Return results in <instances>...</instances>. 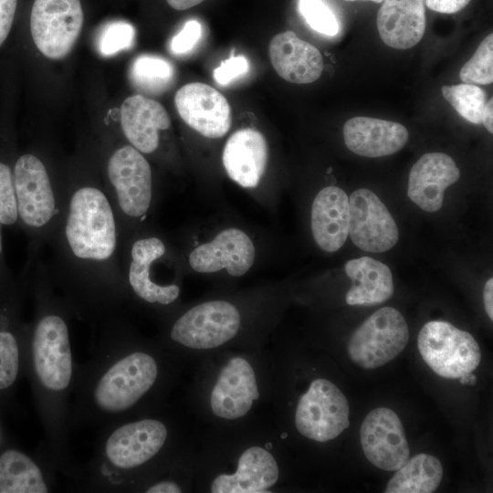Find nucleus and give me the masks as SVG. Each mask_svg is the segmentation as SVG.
<instances>
[{"label": "nucleus", "mask_w": 493, "mask_h": 493, "mask_svg": "<svg viewBox=\"0 0 493 493\" xmlns=\"http://www.w3.org/2000/svg\"><path fill=\"white\" fill-rule=\"evenodd\" d=\"M47 244V272L68 286L107 288L123 282L121 229L99 180H66L62 212Z\"/></svg>", "instance_id": "f257e3e1"}, {"label": "nucleus", "mask_w": 493, "mask_h": 493, "mask_svg": "<svg viewBox=\"0 0 493 493\" xmlns=\"http://www.w3.org/2000/svg\"><path fill=\"white\" fill-rule=\"evenodd\" d=\"M18 221L30 236L31 261L47 244L62 212L66 180L58 181L41 156L20 155L13 168Z\"/></svg>", "instance_id": "f03ea898"}, {"label": "nucleus", "mask_w": 493, "mask_h": 493, "mask_svg": "<svg viewBox=\"0 0 493 493\" xmlns=\"http://www.w3.org/2000/svg\"><path fill=\"white\" fill-rule=\"evenodd\" d=\"M104 189L114 209L121 237L145 226L154 205L152 167L131 144L113 149L105 162Z\"/></svg>", "instance_id": "7ed1b4c3"}, {"label": "nucleus", "mask_w": 493, "mask_h": 493, "mask_svg": "<svg viewBox=\"0 0 493 493\" xmlns=\"http://www.w3.org/2000/svg\"><path fill=\"white\" fill-rule=\"evenodd\" d=\"M121 265L123 282L140 299L167 306L179 298V285L164 284L158 276L162 270L175 267L172 248L148 226H141L121 237Z\"/></svg>", "instance_id": "20e7f679"}, {"label": "nucleus", "mask_w": 493, "mask_h": 493, "mask_svg": "<svg viewBox=\"0 0 493 493\" xmlns=\"http://www.w3.org/2000/svg\"><path fill=\"white\" fill-rule=\"evenodd\" d=\"M417 347L425 362L443 378L466 376L481 361V351L474 337L444 320L425 323L419 331Z\"/></svg>", "instance_id": "39448f33"}, {"label": "nucleus", "mask_w": 493, "mask_h": 493, "mask_svg": "<svg viewBox=\"0 0 493 493\" xmlns=\"http://www.w3.org/2000/svg\"><path fill=\"white\" fill-rule=\"evenodd\" d=\"M409 330L400 311L383 307L369 316L351 334L350 359L363 369L379 368L396 358L406 347Z\"/></svg>", "instance_id": "423d86ee"}, {"label": "nucleus", "mask_w": 493, "mask_h": 493, "mask_svg": "<svg viewBox=\"0 0 493 493\" xmlns=\"http://www.w3.org/2000/svg\"><path fill=\"white\" fill-rule=\"evenodd\" d=\"M241 313L225 299L199 303L173 324L171 339L192 350H212L230 341L241 328Z\"/></svg>", "instance_id": "0eeeda50"}, {"label": "nucleus", "mask_w": 493, "mask_h": 493, "mask_svg": "<svg viewBox=\"0 0 493 493\" xmlns=\"http://www.w3.org/2000/svg\"><path fill=\"white\" fill-rule=\"evenodd\" d=\"M349 404L342 392L330 381L319 378L299 397L295 425L306 438L327 442L349 427Z\"/></svg>", "instance_id": "6e6552de"}, {"label": "nucleus", "mask_w": 493, "mask_h": 493, "mask_svg": "<svg viewBox=\"0 0 493 493\" xmlns=\"http://www.w3.org/2000/svg\"><path fill=\"white\" fill-rule=\"evenodd\" d=\"M83 20L79 0H35L30 15L33 41L45 57L61 59L74 47Z\"/></svg>", "instance_id": "1a4fd4ad"}, {"label": "nucleus", "mask_w": 493, "mask_h": 493, "mask_svg": "<svg viewBox=\"0 0 493 493\" xmlns=\"http://www.w3.org/2000/svg\"><path fill=\"white\" fill-rule=\"evenodd\" d=\"M158 374L155 360L137 351L112 365L100 380L95 399L105 411L120 412L131 407L153 385Z\"/></svg>", "instance_id": "9d476101"}, {"label": "nucleus", "mask_w": 493, "mask_h": 493, "mask_svg": "<svg viewBox=\"0 0 493 493\" xmlns=\"http://www.w3.org/2000/svg\"><path fill=\"white\" fill-rule=\"evenodd\" d=\"M33 359L36 372L47 389H65L72 373L68 329L58 313L41 316L33 337Z\"/></svg>", "instance_id": "9b49d317"}, {"label": "nucleus", "mask_w": 493, "mask_h": 493, "mask_svg": "<svg viewBox=\"0 0 493 493\" xmlns=\"http://www.w3.org/2000/svg\"><path fill=\"white\" fill-rule=\"evenodd\" d=\"M256 254L250 236L239 227L229 226L193 247L188 253L187 263L191 269L200 274L226 271L231 277L239 278L251 269Z\"/></svg>", "instance_id": "f8f14e48"}, {"label": "nucleus", "mask_w": 493, "mask_h": 493, "mask_svg": "<svg viewBox=\"0 0 493 493\" xmlns=\"http://www.w3.org/2000/svg\"><path fill=\"white\" fill-rule=\"evenodd\" d=\"M349 235L360 249L388 251L399 239L397 225L385 205L371 190L360 188L349 197Z\"/></svg>", "instance_id": "ddd939ff"}, {"label": "nucleus", "mask_w": 493, "mask_h": 493, "mask_svg": "<svg viewBox=\"0 0 493 493\" xmlns=\"http://www.w3.org/2000/svg\"><path fill=\"white\" fill-rule=\"evenodd\" d=\"M360 441L366 458L381 469L397 470L409 458L402 422L390 408H375L365 416L360 428Z\"/></svg>", "instance_id": "4468645a"}, {"label": "nucleus", "mask_w": 493, "mask_h": 493, "mask_svg": "<svg viewBox=\"0 0 493 493\" xmlns=\"http://www.w3.org/2000/svg\"><path fill=\"white\" fill-rule=\"evenodd\" d=\"M259 396L252 364L245 357L235 356L220 369L210 392L209 404L215 416L236 420L245 416Z\"/></svg>", "instance_id": "2eb2a0df"}, {"label": "nucleus", "mask_w": 493, "mask_h": 493, "mask_svg": "<svg viewBox=\"0 0 493 493\" xmlns=\"http://www.w3.org/2000/svg\"><path fill=\"white\" fill-rule=\"evenodd\" d=\"M174 103L183 121L205 138H222L230 130L229 103L207 84L194 82L183 86L175 94Z\"/></svg>", "instance_id": "dca6fc26"}, {"label": "nucleus", "mask_w": 493, "mask_h": 493, "mask_svg": "<svg viewBox=\"0 0 493 493\" xmlns=\"http://www.w3.org/2000/svg\"><path fill=\"white\" fill-rule=\"evenodd\" d=\"M267 162V142L257 130L239 129L224 145L222 163L226 173L243 189L255 190L260 185Z\"/></svg>", "instance_id": "f3484780"}, {"label": "nucleus", "mask_w": 493, "mask_h": 493, "mask_svg": "<svg viewBox=\"0 0 493 493\" xmlns=\"http://www.w3.org/2000/svg\"><path fill=\"white\" fill-rule=\"evenodd\" d=\"M166 438V426L158 420L144 419L126 424L109 437L106 455L116 467H139L160 451Z\"/></svg>", "instance_id": "a211bd4d"}, {"label": "nucleus", "mask_w": 493, "mask_h": 493, "mask_svg": "<svg viewBox=\"0 0 493 493\" xmlns=\"http://www.w3.org/2000/svg\"><path fill=\"white\" fill-rule=\"evenodd\" d=\"M460 171L444 152L424 154L412 167L408 178V197L422 210L438 211L446 189L458 181Z\"/></svg>", "instance_id": "6ab92c4d"}, {"label": "nucleus", "mask_w": 493, "mask_h": 493, "mask_svg": "<svg viewBox=\"0 0 493 493\" xmlns=\"http://www.w3.org/2000/svg\"><path fill=\"white\" fill-rule=\"evenodd\" d=\"M121 126L129 144L151 155L160 149L161 133L170 128L171 119L158 101L136 94L121 104Z\"/></svg>", "instance_id": "aec40b11"}, {"label": "nucleus", "mask_w": 493, "mask_h": 493, "mask_svg": "<svg viewBox=\"0 0 493 493\" xmlns=\"http://www.w3.org/2000/svg\"><path fill=\"white\" fill-rule=\"evenodd\" d=\"M279 477L274 456L262 446H253L239 456L231 473L216 475L210 485L212 493H265Z\"/></svg>", "instance_id": "412c9836"}, {"label": "nucleus", "mask_w": 493, "mask_h": 493, "mask_svg": "<svg viewBox=\"0 0 493 493\" xmlns=\"http://www.w3.org/2000/svg\"><path fill=\"white\" fill-rule=\"evenodd\" d=\"M349 197L340 187L330 185L316 194L311 205L310 228L316 245L323 251H338L349 236Z\"/></svg>", "instance_id": "4be33fe9"}, {"label": "nucleus", "mask_w": 493, "mask_h": 493, "mask_svg": "<svg viewBox=\"0 0 493 493\" xmlns=\"http://www.w3.org/2000/svg\"><path fill=\"white\" fill-rule=\"evenodd\" d=\"M346 147L355 154L377 158L399 152L407 142V129L399 122L370 118L353 117L342 130Z\"/></svg>", "instance_id": "5701e85b"}, {"label": "nucleus", "mask_w": 493, "mask_h": 493, "mask_svg": "<svg viewBox=\"0 0 493 493\" xmlns=\"http://www.w3.org/2000/svg\"><path fill=\"white\" fill-rule=\"evenodd\" d=\"M268 52L274 69L288 82L311 83L322 73L323 58L320 50L299 38L293 31H285L273 37Z\"/></svg>", "instance_id": "b1692460"}, {"label": "nucleus", "mask_w": 493, "mask_h": 493, "mask_svg": "<svg viewBox=\"0 0 493 493\" xmlns=\"http://www.w3.org/2000/svg\"><path fill=\"white\" fill-rule=\"evenodd\" d=\"M377 13L382 40L396 49H408L423 38L425 31V0H383Z\"/></svg>", "instance_id": "393cba45"}, {"label": "nucleus", "mask_w": 493, "mask_h": 493, "mask_svg": "<svg viewBox=\"0 0 493 493\" xmlns=\"http://www.w3.org/2000/svg\"><path fill=\"white\" fill-rule=\"evenodd\" d=\"M346 275L352 280L345 299L349 305L371 306L388 300L393 294L390 268L381 261L362 257L346 262Z\"/></svg>", "instance_id": "a878e982"}, {"label": "nucleus", "mask_w": 493, "mask_h": 493, "mask_svg": "<svg viewBox=\"0 0 493 493\" xmlns=\"http://www.w3.org/2000/svg\"><path fill=\"white\" fill-rule=\"evenodd\" d=\"M441 462L434 456L421 453L396 470L389 480L386 493H433L443 477Z\"/></svg>", "instance_id": "bb28decb"}, {"label": "nucleus", "mask_w": 493, "mask_h": 493, "mask_svg": "<svg viewBox=\"0 0 493 493\" xmlns=\"http://www.w3.org/2000/svg\"><path fill=\"white\" fill-rule=\"evenodd\" d=\"M38 467L25 454L7 450L0 456V493H46Z\"/></svg>", "instance_id": "cd10ccee"}, {"label": "nucleus", "mask_w": 493, "mask_h": 493, "mask_svg": "<svg viewBox=\"0 0 493 493\" xmlns=\"http://www.w3.org/2000/svg\"><path fill=\"white\" fill-rule=\"evenodd\" d=\"M174 76V68L168 60L152 55L137 57L130 68L133 86L148 95H158L167 90L173 85Z\"/></svg>", "instance_id": "c85d7f7f"}, {"label": "nucleus", "mask_w": 493, "mask_h": 493, "mask_svg": "<svg viewBox=\"0 0 493 493\" xmlns=\"http://www.w3.org/2000/svg\"><path fill=\"white\" fill-rule=\"evenodd\" d=\"M443 97L465 120L475 124L481 123L484 107L487 103L485 91L477 85L457 84L443 86Z\"/></svg>", "instance_id": "c756f323"}, {"label": "nucleus", "mask_w": 493, "mask_h": 493, "mask_svg": "<svg viewBox=\"0 0 493 493\" xmlns=\"http://www.w3.org/2000/svg\"><path fill=\"white\" fill-rule=\"evenodd\" d=\"M460 79L467 84L488 85L493 82V35L487 36L473 57L462 67Z\"/></svg>", "instance_id": "7c9ffc66"}, {"label": "nucleus", "mask_w": 493, "mask_h": 493, "mask_svg": "<svg viewBox=\"0 0 493 493\" xmlns=\"http://www.w3.org/2000/svg\"><path fill=\"white\" fill-rule=\"evenodd\" d=\"M135 39V29L128 22L108 23L100 32L97 47L103 57L114 56L120 51L131 47Z\"/></svg>", "instance_id": "2f4dec72"}, {"label": "nucleus", "mask_w": 493, "mask_h": 493, "mask_svg": "<svg viewBox=\"0 0 493 493\" xmlns=\"http://www.w3.org/2000/svg\"><path fill=\"white\" fill-rule=\"evenodd\" d=\"M299 10L307 24L318 33L326 36L338 33L336 16L322 0H299Z\"/></svg>", "instance_id": "473e14b6"}, {"label": "nucleus", "mask_w": 493, "mask_h": 493, "mask_svg": "<svg viewBox=\"0 0 493 493\" xmlns=\"http://www.w3.org/2000/svg\"><path fill=\"white\" fill-rule=\"evenodd\" d=\"M18 221L13 170L0 162V225L14 226Z\"/></svg>", "instance_id": "72a5a7b5"}, {"label": "nucleus", "mask_w": 493, "mask_h": 493, "mask_svg": "<svg viewBox=\"0 0 493 493\" xmlns=\"http://www.w3.org/2000/svg\"><path fill=\"white\" fill-rule=\"evenodd\" d=\"M18 347L14 335L0 331V390L9 387L18 372Z\"/></svg>", "instance_id": "f704fd0d"}, {"label": "nucleus", "mask_w": 493, "mask_h": 493, "mask_svg": "<svg viewBox=\"0 0 493 493\" xmlns=\"http://www.w3.org/2000/svg\"><path fill=\"white\" fill-rule=\"evenodd\" d=\"M202 37V26L194 19L187 21L183 28L172 38L170 48L175 55L191 51Z\"/></svg>", "instance_id": "c9c22d12"}, {"label": "nucleus", "mask_w": 493, "mask_h": 493, "mask_svg": "<svg viewBox=\"0 0 493 493\" xmlns=\"http://www.w3.org/2000/svg\"><path fill=\"white\" fill-rule=\"evenodd\" d=\"M249 63L244 56H232L222 61L213 73L215 80L221 86L228 85L232 80L248 71Z\"/></svg>", "instance_id": "e433bc0d"}, {"label": "nucleus", "mask_w": 493, "mask_h": 493, "mask_svg": "<svg viewBox=\"0 0 493 493\" xmlns=\"http://www.w3.org/2000/svg\"><path fill=\"white\" fill-rule=\"evenodd\" d=\"M16 5L17 0H0V47L9 35Z\"/></svg>", "instance_id": "4c0bfd02"}, {"label": "nucleus", "mask_w": 493, "mask_h": 493, "mask_svg": "<svg viewBox=\"0 0 493 493\" xmlns=\"http://www.w3.org/2000/svg\"><path fill=\"white\" fill-rule=\"evenodd\" d=\"M471 0H425L426 6L438 13L454 14L465 8Z\"/></svg>", "instance_id": "58836bf2"}, {"label": "nucleus", "mask_w": 493, "mask_h": 493, "mask_svg": "<svg viewBox=\"0 0 493 493\" xmlns=\"http://www.w3.org/2000/svg\"><path fill=\"white\" fill-rule=\"evenodd\" d=\"M484 308L488 318L493 320V278H490L485 284L483 289Z\"/></svg>", "instance_id": "ea45409f"}, {"label": "nucleus", "mask_w": 493, "mask_h": 493, "mask_svg": "<svg viewBox=\"0 0 493 493\" xmlns=\"http://www.w3.org/2000/svg\"><path fill=\"white\" fill-rule=\"evenodd\" d=\"M182 491L179 485L173 481H162L150 487L147 493H180Z\"/></svg>", "instance_id": "a19ab883"}, {"label": "nucleus", "mask_w": 493, "mask_h": 493, "mask_svg": "<svg viewBox=\"0 0 493 493\" xmlns=\"http://www.w3.org/2000/svg\"><path fill=\"white\" fill-rule=\"evenodd\" d=\"M493 100L492 98L487 101L481 117V123L485 126L489 133L493 132Z\"/></svg>", "instance_id": "79ce46f5"}, {"label": "nucleus", "mask_w": 493, "mask_h": 493, "mask_svg": "<svg viewBox=\"0 0 493 493\" xmlns=\"http://www.w3.org/2000/svg\"><path fill=\"white\" fill-rule=\"evenodd\" d=\"M168 5L175 10H186L195 6L205 0H166Z\"/></svg>", "instance_id": "37998d69"}, {"label": "nucleus", "mask_w": 493, "mask_h": 493, "mask_svg": "<svg viewBox=\"0 0 493 493\" xmlns=\"http://www.w3.org/2000/svg\"><path fill=\"white\" fill-rule=\"evenodd\" d=\"M3 254V242H2V234H1V228H0V258Z\"/></svg>", "instance_id": "c03bdc74"}, {"label": "nucleus", "mask_w": 493, "mask_h": 493, "mask_svg": "<svg viewBox=\"0 0 493 493\" xmlns=\"http://www.w3.org/2000/svg\"><path fill=\"white\" fill-rule=\"evenodd\" d=\"M344 1H347V2H353V1H356V0H344ZM370 1H372V2H374V3L380 4V3H382L383 0H370Z\"/></svg>", "instance_id": "a18cd8bd"}]
</instances>
